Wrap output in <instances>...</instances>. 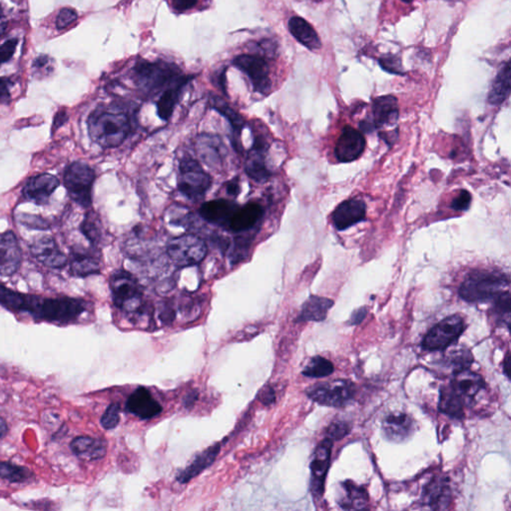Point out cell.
Instances as JSON below:
<instances>
[{
  "label": "cell",
  "instance_id": "36",
  "mask_svg": "<svg viewBox=\"0 0 511 511\" xmlns=\"http://www.w3.org/2000/svg\"><path fill=\"white\" fill-rule=\"evenodd\" d=\"M81 233L93 246L100 244L103 237V229L99 216L94 211L88 212L80 225Z\"/></svg>",
  "mask_w": 511,
  "mask_h": 511
},
{
  "label": "cell",
  "instance_id": "49",
  "mask_svg": "<svg viewBox=\"0 0 511 511\" xmlns=\"http://www.w3.org/2000/svg\"><path fill=\"white\" fill-rule=\"evenodd\" d=\"M18 41L16 38L10 39L7 41L0 46V65L2 63L9 62L13 58L14 52L16 50V46H17Z\"/></svg>",
  "mask_w": 511,
  "mask_h": 511
},
{
  "label": "cell",
  "instance_id": "12",
  "mask_svg": "<svg viewBox=\"0 0 511 511\" xmlns=\"http://www.w3.org/2000/svg\"><path fill=\"white\" fill-rule=\"evenodd\" d=\"M178 75L177 70L165 63H139L136 69L139 85L148 92H157Z\"/></svg>",
  "mask_w": 511,
  "mask_h": 511
},
{
  "label": "cell",
  "instance_id": "26",
  "mask_svg": "<svg viewBox=\"0 0 511 511\" xmlns=\"http://www.w3.org/2000/svg\"><path fill=\"white\" fill-rule=\"evenodd\" d=\"M100 257L96 252L84 248H73L70 254V272L74 277H88L99 274Z\"/></svg>",
  "mask_w": 511,
  "mask_h": 511
},
{
  "label": "cell",
  "instance_id": "15",
  "mask_svg": "<svg viewBox=\"0 0 511 511\" xmlns=\"http://www.w3.org/2000/svg\"><path fill=\"white\" fill-rule=\"evenodd\" d=\"M365 148L366 139L361 132L347 126L336 144L335 155L340 162H352L361 157Z\"/></svg>",
  "mask_w": 511,
  "mask_h": 511
},
{
  "label": "cell",
  "instance_id": "35",
  "mask_svg": "<svg viewBox=\"0 0 511 511\" xmlns=\"http://www.w3.org/2000/svg\"><path fill=\"white\" fill-rule=\"evenodd\" d=\"M464 403L461 398L452 389V387H442L440 389V403L438 410L454 419H461L463 417Z\"/></svg>",
  "mask_w": 511,
  "mask_h": 511
},
{
  "label": "cell",
  "instance_id": "40",
  "mask_svg": "<svg viewBox=\"0 0 511 511\" xmlns=\"http://www.w3.org/2000/svg\"><path fill=\"white\" fill-rule=\"evenodd\" d=\"M492 302H494L492 311H494L496 321L505 324L506 326L510 328L511 304L510 291L503 292Z\"/></svg>",
  "mask_w": 511,
  "mask_h": 511
},
{
  "label": "cell",
  "instance_id": "27",
  "mask_svg": "<svg viewBox=\"0 0 511 511\" xmlns=\"http://www.w3.org/2000/svg\"><path fill=\"white\" fill-rule=\"evenodd\" d=\"M264 209L258 203L250 202L238 207L229 222L228 229L235 233H241L255 227L263 218Z\"/></svg>",
  "mask_w": 511,
  "mask_h": 511
},
{
  "label": "cell",
  "instance_id": "21",
  "mask_svg": "<svg viewBox=\"0 0 511 511\" xmlns=\"http://www.w3.org/2000/svg\"><path fill=\"white\" fill-rule=\"evenodd\" d=\"M366 207L364 201L350 199L340 203L332 215L333 226L337 230H347L365 220Z\"/></svg>",
  "mask_w": 511,
  "mask_h": 511
},
{
  "label": "cell",
  "instance_id": "4",
  "mask_svg": "<svg viewBox=\"0 0 511 511\" xmlns=\"http://www.w3.org/2000/svg\"><path fill=\"white\" fill-rule=\"evenodd\" d=\"M109 285L116 307L131 315H140L143 312V293L138 281L132 274L125 270L115 271L111 275Z\"/></svg>",
  "mask_w": 511,
  "mask_h": 511
},
{
  "label": "cell",
  "instance_id": "30",
  "mask_svg": "<svg viewBox=\"0 0 511 511\" xmlns=\"http://www.w3.org/2000/svg\"><path fill=\"white\" fill-rule=\"evenodd\" d=\"M289 30L292 35L310 50L316 51L322 48L321 39L314 28L304 18L294 16L289 20Z\"/></svg>",
  "mask_w": 511,
  "mask_h": 511
},
{
  "label": "cell",
  "instance_id": "48",
  "mask_svg": "<svg viewBox=\"0 0 511 511\" xmlns=\"http://www.w3.org/2000/svg\"><path fill=\"white\" fill-rule=\"evenodd\" d=\"M77 20V13L75 10L71 8H63L58 14L57 20H56V27L58 29H64L69 27Z\"/></svg>",
  "mask_w": 511,
  "mask_h": 511
},
{
  "label": "cell",
  "instance_id": "41",
  "mask_svg": "<svg viewBox=\"0 0 511 511\" xmlns=\"http://www.w3.org/2000/svg\"><path fill=\"white\" fill-rule=\"evenodd\" d=\"M447 361L454 366L456 372L466 370L473 364V357L468 350L461 349L456 351H452L447 357Z\"/></svg>",
  "mask_w": 511,
  "mask_h": 511
},
{
  "label": "cell",
  "instance_id": "47",
  "mask_svg": "<svg viewBox=\"0 0 511 511\" xmlns=\"http://www.w3.org/2000/svg\"><path fill=\"white\" fill-rule=\"evenodd\" d=\"M17 219L22 225L27 226V227L30 229H41V230L49 229V223L45 219H42L38 216H34V215L22 214L20 215Z\"/></svg>",
  "mask_w": 511,
  "mask_h": 511
},
{
  "label": "cell",
  "instance_id": "3",
  "mask_svg": "<svg viewBox=\"0 0 511 511\" xmlns=\"http://www.w3.org/2000/svg\"><path fill=\"white\" fill-rule=\"evenodd\" d=\"M510 280L505 275L487 270H475L464 280L459 288V296L468 303H485L494 301L508 291Z\"/></svg>",
  "mask_w": 511,
  "mask_h": 511
},
{
  "label": "cell",
  "instance_id": "39",
  "mask_svg": "<svg viewBox=\"0 0 511 511\" xmlns=\"http://www.w3.org/2000/svg\"><path fill=\"white\" fill-rule=\"evenodd\" d=\"M333 372H335V366L332 361L323 357H315L305 366L303 375L309 377H325L332 375Z\"/></svg>",
  "mask_w": 511,
  "mask_h": 511
},
{
  "label": "cell",
  "instance_id": "58",
  "mask_svg": "<svg viewBox=\"0 0 511 511\" xmlns=\"http://www.w3.org/2000/svg\"><path fill=\"white\" fill-rule=\"evenodd\" d=\"M7 27V20L6 14L3 13V9L0 7V36L3 34Z\"/></svg>",
  "mask_w": 511,
  "mask_h": 511
},
{
  "label": "cell",
  "instance_id": "18",
  "mask_svg": "<svg viewBox=\"0 0 511 511\" xmlns=\"http://www.w3.org/2000/svg\"><path fill=\"white\" fill-rule=\"evenodd\" d=\"M484 384L482 375L466 368L454 373L450 387L463 401L464 405L470 407L475 396L484 389Z\"/></svg>",
  "mask_w": 511,
  "mask_h": 511
},
{
  "label": "cell",
  "instance_id": "33",
  "mask_svg": "<svg viewBox=\"0 0 511 511\" xmlns=\"http://www.w3.org/2000/svg\"><path fill=\"white\" fill-rule=\"evenodd\" d=\"M510 94V63H505V66L494 78L489 95V102L492 105H501L508 99Z\"/></svg>",
  "mask_w": 511,
  "mask_h": 511
},
{
  "label": "cell",
  "instance_id": "52",
  "mask_svg": "<svg viewBox=\"0 0 511 511\" xmlns=\"http://www.w3.org/2000/svg\"><path fill=\"white\" fill-rule=\"evenodd\" d=\"M366 315H368L366 308H359V309L352 312L351 318L349 319V323L347 324L352 326L359 325V324H361L365 319Z\"/></svg>",
  "mask_w": 511,
  "mask_h": 511
},
{
  "label": "cell",
  "instance_id": "51",
  "mask_svg": "<svg viewBox=\"0 0 511 511\" xmlns=\"http://www.w3.org/2000/svg\"><path fill=\"white\" fill-rule=\"evenodd\" d=\"M197 4V0H172L173 8L179 13L189 10Z\"/></svg>",
  "mask_w": 511,
  "mask_h": 511
},
{
  "label": "cell",
  "instance_id": "53",
  "mask_svg": "<svg viewBox=\"0 0 511 511\" xmlns=\"http://www.w3.org/2000/svg\"><path fill=\"white\" fill-rule=\"evenodd\" d=\"M275 400H276V396H275V391L272 387H266L265 389H262V391H261L260 401H262L264 405H272Z\"/></svg>",
  "mask_w": 511,
  "mask_h": 511
},
{
  "label": "cell",
  "instance_id": "38",
  "mask_svg": "<svg viewBox=\"0 0 511 511\" xmlns=\"http://www.w3.org/2000/svg\"><path fill=\"white\" fill-rule=\"evenodd\" d=\"M34 477V473L24 466L0 461V478L11 484H24Z\"/></svg>",
  "mask_w": 511,
  "mask_h": 511
},
{
  "label": "cell",
  "instance_id": "31",
  "mask_svg": "<svg viewBox=\"0 0 511 511\" xmlns=\"http://www.w3.org/2000/svg\"><path fill=\"white\" fill-rule=\"evenodd\" d=\"M333 305V301L331 298L311 296L305 304L298 316V321L323 322L325 321L328 312Z\"/></svg>",
  "mask_w": 511,
  "mask_h": 511
},
{
  "label": "cell",
  "instance_id": "29",
  "mask_svg": "<svg viewBox=\"0 0 511 511\" xmlns=\"http://www.w3.org/2000/svg\"><path fill=\"white\" fill-rule=\"evenodd\" d=\"M338 503L343 510H366L368 505V494L364 487H359L351 480H345L340 487Z\"/></svg>",
  "mask_w": 511,
  "mask_h": 511
},
{
  "label": "cell",
  "instance_id": "34",
  "mask_svg": "<svg viewBox=\"0 0 511 511\" xmlns=\"http://www.w3.org/2000/svg\"><path fill=\"white\" fill-rule=\"evenodd\" d=\"M210 102H211L212 108L215 109L217 112H219V113L227 119L229 123H230L231 127H232L233 129V133H234L235 135L236 140L234 145L235 147H238V141H239L240 137H241L242 130L245 126L244 118H243L238 112H236L232 107L229 106V105L226 103L223 99H221L220 97L216 96V95L211 96Z\"/></svg>",
  "mask_w": 511,
  "mask_h": 511
},
{
  "label": "cell",
  "instance_id": "22",
  "mask_svg": "<svg viewBox=\"0 0 511 511\" xmlns=\"http://www.w3.org/2000/svg\"><path fill=\"white\" fill-rule=\"evenodd\" d=\"M126 410L142 419H150L162 412V407L145 387L133 391L126 403Z\"/></svg>",
  "mask_w": 511,
  "mask_h": 511
},
{
  "label": "cell",
  "instance_id": "11",
  "mask_svg": "<svg viewBox=\"0 0 511 511\" xmlns=\"http://www.w3.org/2000/svg\"><path fill=\"white\" fill-rule=\"evenodd\" d=\"M234 65L247 74L255 92L267 95L272 87L270 70L267 62L260 56L240 55L236 57Z\"/></svg>",
  "mask_w": 511,
  "mask_h": 511
},
{
  "label": "cell",
  "instance_id": "20",
  "mask_svg": "<svg viewBox=\"0 0 511 511\" xmlns=\"http://www.w3.org/2000/svg\"><path fill=\"white\" fill-rule=\"evenodd\" d=\"M382 428L387 440L400 443L405 442L414 435L415 422L410 415L396 412L384 417Z\"/></svg>",
  "mask_w": 511,
  "mask_h": 511
},
{
  "label": "cell",
  "instance_id": "25",
  "mask_svg": "<svg viewBox=\"0 0 511 511\" xmlns=\"http://www.w3.org/2000/svg\"><path fill=\"white\" fill-rule=\"evenodd\" d=\"M452 501V491L447 478L433 477L424 487L422 503L431 510H447Z\"/></svg>",
  "mask_w": 511,
  "mask_h": 511
},
{
  "label": "cell",
  "instance_id": "7",
  "mask_svg": "<svg viewBox=\"0 0 511 511\" xmlns=\"http://www.w3.org/2000/svg\"><path fill=\"white\" fill-rule=\"evenodd\" d=\"M167 254L178 267H190L203 262L208 254V247L198 236L182 235L168 242Z\"/></svg>",
  "mask_w": 511,
  "mask_h": 511
},
{
  "label": "cell",
  "instance_id": "45",
  "mask_svg": "<svg viewBox=\"0 0 511 511\" xmlns=\"http://www.w3.org/2000/svg\"><path fill=\"white\" fill-rule=\"evenodd\" d=\"M351 433V426L344 421H335L326 429L328 438L333 440H340Z\"/></svg>",
  "mask_w": 511,
  "mask_h": 511
},
{
  "label": "cell",
  "instance_id": "19",
  "mask_svg": "<svg viewBox=\"0 0 511 511\" xmlns=\"http://www.w3.org/2000/svg\"><path fill=\"white\" fill-rule=\"evenodd\" d=\"M31 253L38 262L51 269H62L69 263L53 238L44 236L32 244Z\"/></svg>",
  "mask_w": 511,
  "mask_h": 511
},
{
  "label": "cell",
  "instance_id": "50",
  "mask_svg": "<svg viewBox=\"0 0 511 511\" xmlns=\"http://www.w3.org/2000/svg\"><path fill=\"white\" fill-rule=\"evenodd\" d=\"M471 195L468 191L463 190L454 198L452 202V208L456 211H466L470 206Z\"/></svg>",
  "mask_w": 511,
  "mask_h": 511
},
{
  "label": "cell",
  "instance_id": "60",
  "mask_svg": "<svg viewBox=\"0 0 511 511\" xmlns=\"http://www.w3.org/2000/svg\"><path fill=\"white\" fill-rule=\"evenodd\" d=\"M503 370H505V373L506 377H510V368H511V359H510V352H508V354H506V358L505 359V365H503Z\"/></svg>",
  "mask_w": 511,
  "mask_h": 511
},
{
  "label": "cell",
  "instance_id": "10",
  "mask_svg": "<svg viewBox=\"0 0 511 511\" xmlns=\"http://www.w3.org/2000/svg\"><path fill=\"white\" fill-rule=\"evenodd\" d=\"M253 134V145L245 158L244 169L250 178L258 183H265L272 176V172L266 164V154L269 150V143L267 137L260 130H254Z\"/></svg>",
  "mask_w": 511,
  "mask_h": 511
},
{
  "label": "cell",
  "instance_id": "56",
  "mask_svg": "<svg viewBox=\"0 0 511 511\" xmlns=\"http://www.w3.org/2000/svg\"><path fill=\"white\" fill-rule=\"evenodd\" d=\"M10 84L9 79L0 78V101L8 99Z\"/></svg>",
  "mask_w": 511,
  "mask_h": 511
},
{
  "label": "cell",
  "instance_id": "5",
  "mask_svg": "<svg viewBox=\"0 0 511 511\" xmlns=\"http://www.w3.org/2000/svg\"><path fill=\"white\" fill-rule=\"evenodd\" d=\"M177 185L180 192L189 200L199 202L209 191L212 185V178L198 161L185 157L179 163Z\"/></svg>",
  "mask_w": 511,
  "mask_h": 511
},
{
  "label": "cell",
  "instance_id": "16",
  "mask_svg": "<svg viewBox=\"0 0 511 511\" xmlns=\"http://www.w3.org/2000/svg\"><path fill=\"white\" fill-rule=\"evenodd\" d=\"M22 254L11 231L0 234V276L10 277L20 269Z\"/></svg>",
  "mask_w": 511,
  "mask_h": 511
},
{
  "label": "cell",
  "instance_id": "59",
  "mask_svg": "<svg viewBox=\"0 0 511 511\" xmlns=\"http://www.w3.org/2000/svg\"><path fill=\"white\" fill-rule=\"evenodd\" d=\"M7 433H8V426H7V422H6V419H2V417H0V440L3 438L4 436L7 435Z\"/></svg>",
  "mask_w": 511,
  "mask_h": 511
},
{
  "label": "cell",
  "instance_id": "57",
  "mask_svg": "<svg viewBox=\"0 0 511 511\" xmlns=\"http://www.w3.org/2000/svg\"><path fill=\"white\" fill-rule=\"evenodd\" d=\"M198 398V393H190L189 394H187V396L185 398V407L187 408L193 407L194 403H195V401H197Z\"/></svg>",
  "mask_w": 511,
  "mask_h": 511
},
{
  "label": "cell",
  "instance_id": "23",
  "mask_svg": "<svg viewBox=\"0 0 511 511\" xmlns=\"http://www.w3.org/2000/svg\"><path fill=\"white\" fill-rule=\"evenodd\" d=\"M398 99L393 95L375 98L373 103V121L368 124L361 123V127L380 128L382 126L394 125L398 121Z\"/></svg>",
  "mask_w": 511,
  "mask_h": 511
},
{
  "label": "cell",
  "instance_id": "42",
  "mask_svg": "<svg viewBox=\"0 0 511 511\" xmlns=\"http://www.w3.org/2000/svg\"><path fill=\"white\" fill-rule=\"evenodd\" d=\"M252 240L248 237H238L237 239H235L234 246H233L230 255L231 263L233 265L241 262L246 258Z\"/></svg>",
  "mask_w": 511,
  "mask_h": 511
},
{
  "label": "cell",
  "instance_id": "1",
  "mask_svg": "<svg viewBox=\"0 0 511 511\" xmlns=\"http://www.w3.org/2000/svg\"><path fill=\"white\" fill-rule=\"evenodd\" d=\"M0 305L11 312H27L34 319L67 325L87 310V303L74 298H42L7 289L0 284Z\"/></svg>",
  "mask_w": 511,
  "mask_h": 511
},
{
  "label": "cell",
  "instance_id": "9",
  "mask_svg": "<svg viewBox=\"0 0 511 511\" xmlns=\"http://www.w3.org/2000/svg\"><path fill=\"white\" fill-rule=\"evenodd\" d=\"M466 330L463 317L452 315L436 324L422 340V347L426 351H445L454 344Z\"/></svg>",
  "mask_w": 511,
  "mask_h": 511
},
{
  "label": "cell",
  "instance_id": "55",
  "mask_svg": "<svg viewBox=\"0 0 511 511\" xmlns=\"http://www.w3.org/2000/svg\"><path fill=\"white\" fill-rule=\"evenodd\" d=\"M67 120H69V116H67L66 111H58L57 113H56L55 120H53L52 134L56 131V130L59 129L62 125H64V123H66Z\"/></svg>",
  "mask_w": 511,
  "mask_h": 511
},
{
  "label": "cell",
  "instance_id": "8",
  "mask_svg": "<svg viewBox=\"0 0 511 511\" xmlns=\"http://www.w3.org/2000/svg\"><path fill=\"white\" fill-rule=\"evenodd\" d=\"M308 396L315 403L330 408H343L351 403L356 394L354 382L347 380H336L322 382L308 389Z\"/></svg>",
  "mask_w": 511,
  "mask_h": 511
},
{
  "label": "cell",
  "instance_id": "43",
  "mask_svg": "<svg viewBox=\"0 0 511 511\" xmlns=\"http://www.w3.org/2000/svg\"><path fill=\"white\" fill-rule=\"evenodd\" d=\"M119 422H120V405L118 403H111L100 419L101 426L109 431V429H115L118 426Z\"/></svg>",
  "mask_w": 511,
  "mask_h": 511
},
{
  "label": "cell",
  "instance_id": "28",
  "mask_svg": "<svg viewBox=\"0 0 511 511\" xmlns=\"http://www.w3.org/2000/svg\"><path fill=\"white\" fill-rule=\"evenodd\" d=\"M72 452L82 461H98L106 456L107 445L104 440L90 436H77L70 442Z\"/></svg>",
  "mask_w": 511,
  "mask_h": 511
},
{
  "label": "cell",
  "instance_id": "61",
  "mask_svg": "<svg viewBox=\"0 0 511 511\" xmlns=\"http://www.w3.org/2000/svg\"><path fill=\"white\" fill-rule=\"evenodd\" d=\"M401 1L408 2H408H412V0H401Z\"/></svg>",
  "mask_w": 511,
  "mask_h": 511
},
{
  "label": "cell",
  "instance_id": "2",
  "mask_svg": "<svg viewBox=\"0 0 511 511\" xmlns=\"http://www.w3.org/2000/svg\"><path fill=\"white\" fill-rule=\"evenodd\" d=\"M91 140L104 149L117 148L132 132V122L123 112L96 110L87 120Z\"/></svg>",
  "mask_w": 511,
  "mask_h": 511
},
{
  "label": "cell",
  "instance_id": "14",
  "mask_svg": "<svg viewBox=\"0 0 511 511\" xmlns=\"http://www.w3.org/2000/svg\"><path fill=\"white\" fill-rule=\"evenodd\" d=\"M195 150L201 161L210 168L220 167L227 156V148L220 137L208 133L198 135Z\"/></svg>",
  "mask_w": 511,
  "mask_h": 511
},
{
  "label": "cell",
  "instance_id": "54",
  "mask_svg": "<svg viewBox=\"0 0 511 511\" xmlns=\"http://www.w3.org/2000/svg\"><path fill=\"white\" fill-rule=\"evenodd\" d=\"M226 190H227L228 195L238 197V195L241 192L239 177H236V178L229 181L227 185H226Z\"/></svg>",
  "mask_w": 511,
  "mask_h": 511
},
{
  "label": "cell",
  "instance_id": "62",
  "mask_svg": "<svg viewBox=\"0 0 511 511\" xmlns=\"http://www.w3.org/2000/svg\"><path fill=\"white\" fill-rule=\"evenodd\" d=\"M317 1H321V0H317Z\"/></svg>",
  "mask_w": 511,
  "mask_h": 511
},
{
  "label": "cell",
  "instance_id": "17",
  "mask_svg": "<svg viewBox=\"0 0 511 511\" xmlns=\"http://www.w3.org/2000/svg\"><path fill=\"white\" fill-rule=\"evenodd\" d=\"M59 185V180L53 175L48 173L36 175L25 184L22 190L23 197L34 204L45 205Z\"/></svg>",
  "mask_w": 511,
  "mask_h": 511
},
{
  "label": "cell",
  "instance_id": "44",
  "mask_svg": "<svg viewBox=\"0 0 511 511\" xmlns=\"http://www.w3.org/2000/svg\"><path fill=\"white\" fill-rule=\"evenodd\" d=\"M55 69V63L48 55H39L35 58L32 63V69H34V75L38 77L48 75Z\"/></svg>",
  "mask_w": 511,
  "mask_h": 511
},
{
  "label": "cell",
  "instance_id": "46",
  "mask_svg": "<svg viewBox=\"0 0 511 511\" xmlns=\"http://www.w3.org/2000/svg\"><path fill=\"white\" fill-rule=\"evenodd\" d=\"M380 66L389 73L403 74L401 58L396 55L382 56L380 59Z\"/></svg>",
  "mask_w": 511,
  "mask_h": 511
},
{
  "label": "cell",
  "instance_id": "6",
  "mask_svg": "<svg viewBox=\"0 0 511 511\" xmlns=\"http://www.w3.org/2000/svg\"><path fill=\"white\" fill-rule=\"evenodd\" d=\"M94 170L83 162H73L64 172V186L70 198L84 208L92 204V188L94 184Z\"/></svg>",
  "mask_w": 511,
  "mask_h": 511
},
{
  "label": "cell",
  "instance_id": "24",
  "mask_svg": "<svg viewBox=\"0 0 511 511\" xmlns=\"http://www.w3.org/2000/svg\"><path fill=\"white\" fill-rule=\"evenodd\" d=\"M237 205L232 201L216 199L208 201L200 207V216L205 221L220 227L228 228L229 222L237 210Z\"/></svg>",
  "mask_w": 511,
  "mask_h": 511
},
{
  "label": "cell",
  "instance_id": "13",
  "mask_svg": "<svg viewBox=\"0 0 511 511\" xmlns=\"http://www.w3.org/2000/svg\"><path fill=\"white\" fill-rule=\"evenodd\" d=\"M333 442L332 440L326 438L315 450L311 463V491L315 499L322 498L325 491V482L330 468Z\"/></svg>",
  "mask_w": 511,
  "mask_h": 511
},
{
  "label": "cell",
  "instance_id": "32",
  "mask_svg": "<svg viewBox=\"0 0 511 511\" xmlns=\"http://www.w3.org/2000/svg\"><path fill=\"white\" fill-rule=\"evenodd\" d=\"M220 449V445H215L196 457L195 461L190 466H187L185 470L182 471L178 477H177V480H178L180 484H187V482L193 480L194 477L200 475L203 470L209 468L214 463Z\"/></svg>",
  "mask_w": 511,
  "mask_h": 511
},
{
  "label": "cell",
  "instance_id": "37",
  "mask_svg": "<svg viewBox=\"0 0 511 511\" xmlns=\"http://www.w3.org/2000/svg\"><path fill=\"white\" fill-rule=\"evenodd\" d=\"M182 86H183V84L168 88L158 100L157 114L162 120L168 121L171 118L175 107L178 103Z\"/></svg>",
  "mask_w": 511,
  "mask_h": 511
}]
</instances>
